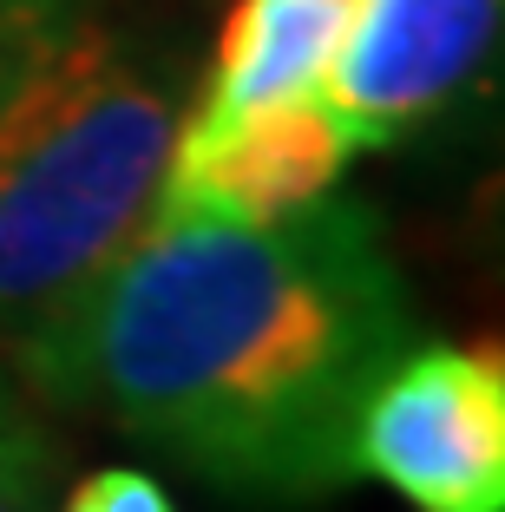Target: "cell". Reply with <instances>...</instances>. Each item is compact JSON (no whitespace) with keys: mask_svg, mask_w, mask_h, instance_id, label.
I'll return each mask as SVG.
<instances>
[{"mask_svg":"<svg viewBox=\"0 0 505 512\" xmlns=\"http://www.w3.org/2000/svg\"><path fill=\"white\" fill-rule=\"evenodd\" d=\"M407 289L355 204L151 217L33 362L132 440L256 499L355 480V414L407 348Z\"/></svg>","mask_w":505,"mask_h":512,"instance_id":"obj_1","label":"cell"},{"mask_svg":"<svg viewBox=\"0 0 505 512\" xmlns=\"http://www.w3.org/2000/svg\"><path fill=\"white\" fill-rule=\"evenodd\" d=\"M171 92L105 27H53L0 92V329L27 348L92 296L158 211Z\"/></svg>","mask_w":505,"mask_h":512,"instance_id":"obj_2","label":"cell"},{"mask_svg":"<svg viewBox=\"0 0 505 512\" xmlns=\"http://www.w3.org/2000/svg\"><path fill=\"white\" fill-rule=\"evenodd\" d=\"M355 473L394 486L414 512H505L499 348H401L355 414Z\"/></svg>","mask_w":505,"mask_h":512,"instance_id":"obj_3","label":"cell"},{"mask_svg":"<svg viewBox=\"0 0 505 512\" xmlns=\"http://www.w3.org/2000/svg\"><path fill=\"white\" fill-rule=\"evenodd\" d=\"M355 138L322 99H283L250 112H191L171 132L151 217H223V224H276L322 204L342 184Z\"/></svg>","mask_w":505,"mask_h":512,"instance_id":"obj_4","label":"cell"},{"mask_svg":"<svg viewBox=\"0 0 505 512\" xmlns=\"http://www.w3.org/2000/svg\"><path fill=\"white\" fill-rule=\"evenodd\" d=\"M492 40L499 0H355L315 99L335 112L355 151L387 145L453 106L492 60Z\"/></svg>","mask_w":505,"mask_h":512,"instance_id":"obj_5","label":"cell"},{"mask_svg":"<svg viewBox=\"0 0 505 512\" xmlns=\"http://www.w3.org/2000/svg\"><path fill=\"white\" fill-rule=\"evenodd\" d=\"M348 0H237L217 33L197 112H250L315 99L328 60L348 33Z\"/></svg>","mask_w":505,"mask_h":512,"instance_id":"obj_6","label":"cell"},{"mask_svg":"<svg viewBox=\"0 0 505 512\" xmlns=\"http://www.w3.org/2000/svg\"><path fill=\"white\" fill-rule=\"evenodd\" d=\"M60 512H178L151 473L138 467H99L60 499Z\"/></svg>","mask_w":505,"mask_h":512,"instance_id":"obj_7","label":"cell"},{"mask_svg":"<svg viewBox=\"0 0 505 512\" xmlns=\"http://www.w3.org/2000/svg\"><path fill=\"white\" fill-rule=\"evenodd\" d=\"M0 512H46L40 447L14 421H0Z\"/></svg>","mask_w":505,"mask_h":512,"instance_id":"obj_8","label":"cell"},{"mask_svg":"<svg viewBox=\"0 0 505 512\" xmlns=\"http://www.w3.org/2000/svg\"><path fill=\"white\" fill-rule=\"evenodd\" d=\"M46 33H53V0H0V92Z\"/></svg>","mask_w":505,"mask_h":512,"instance_id":"obj_9","label":"cell"},{"mask_svg":"<svg viewBox=\"0 0 505 512\" xmlns=\"http://www.w3.org/2000/svg\"><path fill=\"white\" fill-rule=\"evenodd\" d=\"M348 7H355V0H348Z\"/></svg>","mask_w":505,"mask_h":512,"instance_id":"obj_10","label":"cell"}]
</instances>
